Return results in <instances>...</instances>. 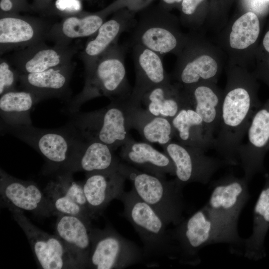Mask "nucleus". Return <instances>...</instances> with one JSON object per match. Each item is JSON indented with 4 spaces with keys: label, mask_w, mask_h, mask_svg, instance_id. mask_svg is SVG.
<instances>
[{
    "label": "nucleus",
    "mask_w": 269,
    "mask_h": 269,
    "mask_svg": "<svg viewBox=\"0 0 269 269\" xmlns=\"http://www.w3.org/2000/svg\"><path fill=\"white\" fill-rule=\"evenodd\" d=\"M253 81L244 73H232L223 93L219 125L213 147L230 165L239 164L238 151L251 120L262 104Z\"/></svg>",
    "instance_id": "nucleus-1"
},
{
    "label": "nucleus",
    "mask_w": 269,
    "mask_h": 269,
    "mask_svg": "<svg viewBox=\"0 0 269 269\" xmlns=\"http://www.w3.org/2000/svg\"><path fill=\"white\" fill-rule=\"evenodd\" d=\"M249 182L243 176L229 173L211 183L212 191L203 206L230 252L243 256L245 239L239 235L238 221L248 202Z\"/></svg>",
    "instance_id": "nucleus-2"
},
{
    "label": "nucleus",
    "mask_w": 269,
    "mask_h": 269,
    "mask_svg": "<svg viewBox=\"0 0 269 269\" xmlns=\"http://www.w3.org/2000/svg\"><path fill=\"white\" fill-rule=\"evenodd\" d=\"M84 87L69 103L70 114L79 111L86 102L101 96L113 101H126L132 92L127 77L124 52L115 43L85 65Z\"/></svg>",
    "instance_id": "nucleus-3"
},
{
    "label": "nucleus",
    "mask_w": 269,
    "mask_h": 269,
    "mask_svg": "<svg viewBox=\"0 0 269 269\" xmlns=\"http://www.w3.org/2000/svg\"><path fill=\"white\" fill-rule=\"evenodd\" d=\"M117 200L124 206L122 216L133 226L142 243L144 264L156 267L164 258L172 260L173 249L167 225L158 214L132 189Z\"/></svg>",
    "instance_id": "nucleus-4"
},
{
    "label": "nucleus",
    "mask_w": 269,
    "mask_h": 269,
    "mask_svg": "<svg viewBox=\"0 0 269 269\" xmlns=\"http://www.w3.org/2000/svg\"><path fill=\"white\" fill-rule=\"evenodd\" d=\"M119 170L131 182L136 195L158 214L167 226H175L185 218L186 204L183 193L185 185L176 178L167 180L121 162Z\"/></svg>",
    "instance_id": "nucleus-5"
},
{
    "label": "nucleus",
    "mask_w": 269,
    "mask_h": 269,
    "mask_svg": "<svg viewBox=\"0 0 269 269\" xmlns=\"http://www.w3.org/2000/svg\"><path fill=\"white\" fill-rule=\"evenodd\" d=\"M0 131L37 150L50 165L48 171L51 173L69 170L82 142V138L68 124L57 129H44L32 125L11 126L0 122Z\"/></svg>",
    "instance_id": "nucleus-6"
},
{
    "label": "nucleus",
    "mask_w": 269,
    "mask_h": 269,
    "mask_svg": "<svg viewBox=\"0 0 269 269\" xmlns=\"http://www.w3.org/2000/svg\"><path fill=\"white\" fill-rule=\"evenodd\" d=\"M128 100L113 101L106 107L93 111L70 114L68 124L83 139L101 142L115 151L130 136L126 114Z\"/></svg>",
    "instance_id": "nucleus-7"
},
{
    "label": "nucleus",
    "mask_w": 269,
    "mask_h": 269,
    "mask_svg": "<svg viewBox=\"0 0 269 269\" xmlns=\"http://www.w3.org/2000/svg\"><path fill=\"white\" fill-rule=\"evenodd\" d=\"M172 249V260L192 266L201 262L200 252L212 244H224L216 226L204 206L184 218L174 227L168 229Z\"/></svg>",
    "instance_id": "nucleus-8"
},
{
    "label": "nucleus",
    "mask_w": 269,
    "mask_h": 269,
    "mask_svg": "<svg viewBox=\"0 0 269 269\" xmlns=\"http://www.w3.org/2000/svg\"><path fill=\"white\" fill-rule=\"evenodd\" d=\"M91 249L88 269H123L144 263L142 249L107 224L90 230Z\"/></svg>",
    "instance_id": "nucleus-9"
},
{
    "label": "nucleus",
    "mask_w": 269,
    "mask_h": 269,
    "mask_svg": "<svg viewBox=\"0 0 269 269\" xmlns=\"http://www.w3.org/2000/svg\"><path fill=\"white\" fill-rule=\"evenodd\" d=\"M8 210L25 233L40 268L80 269L77 261L57 236L49 234L33 225L23 211L16 208Z\"/></svg>",
    "instance_id": "nucleus-10"
},
{
    "label": "nucleus",
    "mask_w": 269,
    "mask_h": 269,
    "mask_svg": "<svg viewBox=\"0 0 269 269\" xmlns=\"http://www.w3.org/2000/svg\"><path fill=\"white\" fill-rule=\"evenodd\" d=\"M162 148L174 164L175 178L185 186L191 183L206 184L218 170L230 165L222 158L206 155L201 148L178 141H171Z\"/></svg>",
    "instance_id": "nucleus-11"
},
{
    "label": "nucleus",
    "mask_w": 269,
    "mask_h": 269,
    "mask_svg": "<svg viewBox=\"0 0 269 269\" xmlns=\"http://www.w3.org/2000/svg\"><path fill=\"white\" fill-rule=\"evenodd\" d=\"M245 137V142L239 147L238 157L244 177L250 182L256 174L265 171L264 159L269 150V99L254 113Z\"/></svg>",
    "instance_id": "nucleus-12"
},
{
    "label": "nucleus",
    "mask_w": 269,
    "mask_h": 269,
    "mask_svg": "<svg viewBox=\"0 0 269 269\" xmlns=\"http://www.w3.org/2000/svg\"><path fill=\"white\" fill-rule=\"evenodd\" d=\"M73 173L67 170L54 172L42 191L54 215L75 216L92 225L82 183L75 181Z\"/></svg>",
    "instance_id": "nucleus-13"
},
{
    "label": "nucleus",
    "mask_w": 269,
    "mask_h": 269,
    "mask_svg": "<svg viewBox=\"0 0 269 269\" xmlns=\"http://www.w3.org/2000/svg\"><path fill=\"white\" fill-rule=\"evenodd\" d=\"M51 26L41 18L0 14V55L45 41Z\"/></svg>",
    "instance_id": "nucleus-14"
},
{
    "label": "nucleus",
    "mask_w": 269,
    "mask_h": 269,
    "mask_svg": "<svg viewBox=\"0 0 269 269\" xmlns=\"http://www.w3.org/2000/svg\"><path fill=\"white\" fill-rule=\"evenodd\" d=\"M1 206L16 208L49 217L54 215L42 190L32 181L17 178L0 169Z\"/></svg>",
    "instance_id": "nucleus-15"
},
{
    "label": "nucleus",
    "mask_w": 269,
    "mask_h": 269,
    "mask_svg": "<svg viewBox=\"0 0 269 269\" xmlns=\"http://www.w3.org/2000/svg\"><path fill=\"white\" fill-rule=\"evenodd\" d=\"M78 50L76 45L49 46L44 41L14 51L7 58L20 74L34 73L71 62Z\"/></svg>",
    "instance_id": "nucleus-16"
},
{
    "label": "nucleus",
    "mask_w": 269,
    "mask_h": 269,
    "mask_svg": "<svg viewBox=\"0 0 269 269\" xmlns=\"http://www.w3.org/2000/svg\"><path fill=\"white\" fill-rule=\"evenodd\" d=\"M126 179L119 167L86 173L82 185L92 220L100 216L112 200L118 199L125 191Z\"/></svg>",
    "instance_id": "nucleus-17"
},
{
    "label": "nucleus",
    "mask_w": 269,
    "mask_h": 269,
    "mask_svg": "<svg viewBox=\"0 0 269 269\" xmlns=\"http://www.w3.org/2000/svg\"><path fill=\"white\" fill-rule=\"evenodd\" d=\"M75 67L72 61L40 72L20 74L19 82L23 90L35 96L38 102L48 98H65L70 93L69 84Z\"/></svg>",
    "instance_id": "nucleus-18"
},
{
    "label": "nucleus",
    "mask_w": 269,
    "mask_h": 269,
    "mask_svg": "<svg viewBox=\"0 0 269 269\" xmlns=\"http://www.w3.org/2000/svg\"><path fill=\"white\" fill-rule=\"evenodd\" d=\"M185 100L201 118L207 140L213 147L221 115L223 93L211 82L184 87Z\"/></svg>",
    "instance_id": "nucleus-19"
},
{
    "label": "nucleus",
    "mask_w": 269,
    "mask_h": 269,
    "mask_svg": "<svg viewBox=\"0 0 269 269\" xmlns=\"http://www.w3.org/2000/svg\"><path fill=\"white\" fill-rule=\"evenodd\" d=\"M120 156L125 163L145 172L162 178L175 175L174 164L168 155L130 135L121 147Z\"/></svg>",
    "instance_id": "nucleus-20"
},
{
    "label": "nucleus",
    "mask_w": 269,
    "mask_h": 269,
    "mask_svg": "<svg viewBox=\"0 0 269 269\" xmlns=\"http://www.w3.org/2000/svg\"><path fill=\"white\" fill-rule=\"evenodd\" d=\"M135 72V83L130 100L141 104L143 95L151 88L170 82L164 69L161 56L138 44H134L133 51Z\"/></svg>",
    "instance_id": "nucleus-21"
},
{
    "label": "nucleus",
    "mask_w": 269,
    "mask_h": 269,
    "mask_svg": "<svg viewBox=\"0 0 269 269\" xmlns=\"http://www.w3.org/2000/svg\"><path fill=\"white\" fill-rule=\"evenodd\" d=\"M92 228V225L77 216H57L55 235L63 243L81 269H88Z\"/></svg>",
    "instance_id": "nucleus-22"
},
{
    "label": "nucleus",
    "mask_w": 269,
    "mask_h": 269,
    "mask_svg": "<svg viewBox=\"0 0 269 269\" xmlns=\"http://www.w3.org/2000/svg\"><path fill=\"white\" fill-rule=\"evenodd\" d=\"M171 21L163 17H148L137 21L133 33V43L150 49L161 56L175 50L179 40Z\"/></svg>",
    "instance_id": "nucleus-23"
},
{
    "label": "nucleus",
    "mask_w": 269,
    "mask_h": 269,
    "mask_svg": "<svg viewBox=\"0 0 269 269\" xmlns=\"http://www.w3.org/2000/svg\"><path fill=\"white\" fill-rule=\"evenodd\" d=\"M126 114L129 128L136 130L146 142L162 146L175 137L171 120L152 114L141 104L134 103L129 99Z\"/></svg>",
    "instance_id": "nucleus-24"
},
{
    "label": "nucleus",
    "mask_w": 269,
    "mask_h": 269,
    "mask_svg": "<svg viewBox=\"0 0 269 269\" xmlns=\"http://www.w3.org/2000/svg\"><path fill=\"white\" fill-rule=\"evenodd\" d=\"M264 177V186L254 208L252 232L244 242L243 256L255 261L267 255L265 241L269 230V173H265Z\"/></svg>",
    "instance_id": "nucleus-25"
},
{
    "label": "nucleus",
    "mask_w": 269,
    "mask_h": 269,
    "mask_svg": "<svg viewBox=\"0 0 269 269\" xmlns=\"http://www.w3.org/2000/svg\"><path fill=\"white\" fill-rule=\"evenodd\" d=\"M106 14L102 13L84 14L82 12L63 17L51 25L46 36L55 44L69 45L75 39L95 34L105 22Z\"/></svg>",
    "instance_id": "nucleus-26"
},
{
    "label": "nucleus",
    "mask_w": 269,
    "mask_h": 269,
    "mask_svg": "<svg viewBox=\"0 0 269 269\" xmlns=\"http://www.w3.org/2000/svg\"><path fill=\"white\" fill-rule=\"evenodd\" d=\"M114 152L104 143L82 138L78 154L69 171L73 173L77 171L88 173L117 168L120 161Z\"/></svg>",
    "instance_id": "nucleus-27"
},
{
    "label": "nucleus",
    "mask_w": 269,
    "mask_h": 269,
    "mask_svg": "<svg viewBox=\"0 0 269 269\" xmlns=\"http://www.w3.org/2000/svg\"><path fill=\"white\" fill-rule=\"evenodd\" d=\"M140 103L152 114L171 120L184 106L185 99L183 90L168 82L146 91Z\"/></svg>",
    "instance_id": "nucleus-28"
},
{
    "label": "nucleus",
    "mask_w": 269,
    "mask_h": 269,
    "mask_svg": "<svg viewBox=\"0 0 269 269\" xmlns=\"http://www.w3.org/2000/svg\"><path fill=\"white\" fill-rule=\"evenodd\" d=\"M171 123L175 137L180 143L205 151L212 147L207 139L201 118L186 100L182 108L171 119Z\"/></svg>",
    "instance_id": "nucleus-29"
},
{
    "label": "nucleus",
    "mask_w": 269,
    "mask_h": 269,
    "mask_svg": "<svg viewBox=\"0 0 269 269\" xmlns=\"http://www.w3.org/2000/svg\"><path fill=\"white\" fill-rule=\"evenodd\" d=\"M38 101L31 92L14 90L0 96V122L11 126L32 125L31 110Z\"/></svg>",
    "instance_id": "nucleus-30"
},
{
    "label": "nucleus",
    "mask_w": 269,
    "mask_h": 269,
    "mask_svg": "<svg viewBox=\"0 0 269 269\" xmlns=\"http://www.w3.org/2000/svg\"><path fill=\"white\" fill-rule=\"evenodd\" d=\"M131 22L116 16L105 21L93 35L94 37L88 40L80 53V57L84 65L90 63L114 43Z\"/></svg>",
    "instance_id": "nucleus-31"
},
{
    "label": "nucleus",
    "mask_w": 269,
    "mask_h": 269,
    "mask_svg": "<svg viewBox=\"0 0 269 269\" xmlns=\"http://www.w3.org/2000/svg\"><path fill=\"white\" fill-rule=\"evenodd\" d=\"M218 72V65L211 56L201 55L182 64L175 74V78L184 87L211 82Z\"/></svg>",
    "instance_id": "nucleus-32"
},
{
    "label": "nucleus",
    "mask_w": 269,
    "mask_h": 269,
    "mask_svg": "<svg viewBox=\"0 0 269 269\" xmlns=\"http://www.w3.org/2000/svg\"><path fill=\"white\" fill-rule=\"evenodd\" d=\"M231 30L230 46L235 49H246L258 39L260 30L259 18L254 12H247L234 22Z\"/></svg>",
    "instance_id": "nucleus-33"
},
{
    "label": "nucleus",
    "mask_w": 269,
    "mask_h": 269,
    "mask_svg": "<svg viewBox=\"0 0 269 269\" xmlns=\"http://www.w3.org/2000/svg\"><path fill=\"white\" fill-rule=\"evenodd\" d=\"M20 73L7 57L0 59V95L15 89Z\"/></svg>",
    "instance_id": "nucleus-34"
},
{
    "label": "nucleus",
    "mask_w": 269,
    "mask_h": 269,
    "mask_svg": "<svg viewBox=\"0 0 269 269\" xmlns=\"http://www.w3.org/2000/svg\"><path fill=\"white\" fill-rule=\"evenodd\" d=\"M82 4L80 0H56L52 3L48 12L51 11L63 17L81 12Z\"/></svg>",
    "instance_id": "nucleus-35"
},
{
    "label": "nucleus",
    "mask_w": 269,
    "mask_h": 269,
    "mask_svg": "<svg viewBox=\"0 0 269 269\" xmlns=\"http://www.w3.org/2000/svg\"><path fill=\"white\" fill-rule=\"evenodd\" d=\"M54 0H33L31 6L33 11L46 13L49 10Z\"/></svg>",
    "instance_id": "nucleus-36"
},
{
    "label": "nucleus",
    "mask_w": 269,
    "mask_h": 269,
    "mask_svg": "<svg viewBox=\"0 0 269 269\" xmlns=\"http://www.w3.org/2000/svg\"><path fill=\"white\" fill-rule=\"evenodd\" d=\"M204 0H183L182 11L186 15H191L196 9L198 5Z\"/></svg>",
    "instance_id": "nucleus-37"
},
{
    "label": "nucleus",
    "mask_w": 269,
    "mask_h": 269,
    "mask_svg": "<svg viewBox=\"0 0 269 269\" xmlns=\"http://www.w3.org/2000/svg\"><path fill=\"white\" fill-rule=\"evenodd\" d=\"M263 45L266 50L269 53V31L266 33L264 36Z\"/></svg>",
    "instance_id": "nucleus-38"
},
{
    "label": "nucleus",
    "mask_w": 269,
    "mask_h": 269,
    "mask_svg": "<svg viewBox=\"0 0 269 269\" xmlns=\"http://www.w3.org/2000/svg\"><path fill=\"white\" fill-rule=\"evenodd\" d=\"M164 2L167 4H173L182 1L183 0H163Z\"/></svg>",
    "instance_id": "nucleus-39"
},
{
    "label": "nucleus",
    "mask_w": 269,
    "mask_h": 269,
    "mask_svg": "<svg viewBox=\"0 0 269 269\" xmlns=\"http://www.w3.org/2000/svg\"><path fill=\"white\" fill-rule=\"evenodd\" d=\"M261 2H265V3H267V2H269V0H259Z\"/></svg>",
    "instance_id": "nucleus-40"
}]
</instances>
